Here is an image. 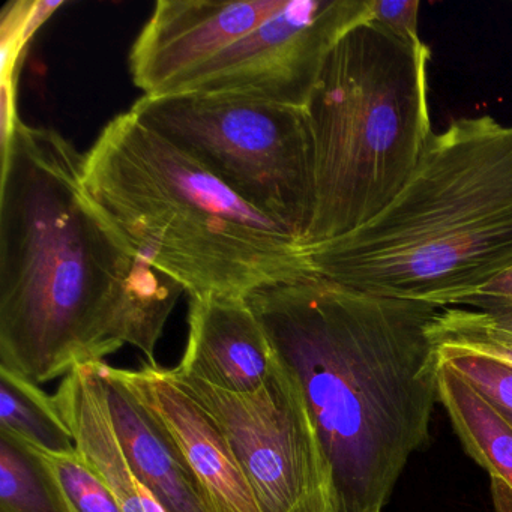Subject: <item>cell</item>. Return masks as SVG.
<instances>
[{"label":"cell","instance_id":"6da1fadb","mask_svg":"<svg viewBox=\"0 0 512 512\" xmlns=\"http://www.w3.org/2000/svg\"><path fill=\"white\" fill-rule=\"evenodd\" d=\"M169 281L92 199L85 155L19 119L2 143L0 367L43 385L133 346Z\"/></svg>","mask_w":512,"mask_h":512},{"label":"cell","instance_id":"7a4b0ae2","mask_svg":"<svg viewBox=\"0 0 512 512\" xmlns=\"http://www.w3.org/2000/svg\"><path fill=\"white\" fill-rule=\"evenodd\" d=\"M295 374L334 478L335 512H382L430 437L442 307L368 295L311 277L247 296Z\"/></svg>","mask_w":512,"mask_h":512},{"label":"cell","instance_id":"3957f363","mask_svg":"<svg viewBox=\"0 0 512 512\" xmlns=\"http://www.w3.org/2000/svg\"><path fill=\"white\" fill-rule=\"evenodd\" d=\"M313 277L368 295L464 299L512 268V125L463 118L431 134L403 190L355 232L305 247Z\"/></svg>","mask_w":512,"mask_h":512},{"label":"cell","instance_id":"277c9868","mask_svg":"<svg viewBox=\"0 0 512 512\" xmlns=\"http://www.w3.org/2000/svg\"><path fill=\"white\" fill-rule=\"evenodd\" d=\"M85 185L133 250L190 298H247L313 277L298 238L131 110L85 155Z\"/></svg>","mask_w":512,"mask_h":512},{"label":"cell","instance_id":"5b68a950","mask_svg":"<svg viewBox=\"0 0 512 512\" xmlns=\"http://www.w3.org/2000/svg\"><path fill=\"white\" fill-rule=\"evenodd\" d=\"M430 49L373 22L344 35L304 109L316 205L305 247L377 217L415 172L428 140Z\"/></svg>","mask_w":512,"mask_h":512},{"label":"cell","instance_id":"8992f818","mask_svg":"<svg viewBox=\"0 0 512 512\" xmlns=\"http://www.w3.org/2000/svg\"><path fill=\"white\" fill-rule=\"evenodd\" d=\"M130 110L305 245L316 187L304 110L205 94L142 97Z\"/></svg>","mask_w":512,"mask_h":512},{"label":"cell","instance_id":"52a82bcc","mask_svg":"<svg viewBox=\"0 0 512 512\" xmlns=\"http://www.w3.org/2000/svg\"><path fill=\"white\" fill-rule=\"evenodd\" d=\"M170 373L223 431L260 511L335 512L331 464L301 385L280 359L263 385L241 394Z\"/></svg>","mask_w":512,"mask_h":512},{"label":"cell","instance_id":"ba28073f","mask_svg":"<svg viewBox=\"0 0 512 512\" xmlns=\"http://www.w3.org/2000/svg\"><path fill=\"white\" fill-rule=\"evenodd\" d=\"M365 22L370 0H289L169 95H227L304 110L334 47Z\"/></svg>","mask_w":512,"mask_h":512},{"label":"cell","instance_id":"9c48e42d","mask_svg":"<svg viewBox=\"0 0 512 512\" xmlns=\"http://www.w3.org/2000/svg\"><path fill=\"white\" fill-rule=\"evenodd\" d=\"M289 0H160L130 53L145 97L169 95L193 71L286 8Z\"/></svg>","mask_w":512,"mask_h":512},{"label":"cell","instance_id":"30bf717a","mask_svg":"<svg viewBox=\"0 0 512 512\" xmlns=\"http://www.w3.org/2000/svg\"><path fill=\"white\" fill-rule=\"evenodd\" d=\"M116 371L181 449L212 512H262L223 431L170 370L146 362L139 370Z\"/></svg>","mask_w":512,"mask_h":512},{"label":"cell","instance_id":"8fae6325","mask_svg":"<svg viewBox=\"0 0 512 512\" xmlns=\"http://www.w3.org/2000/svg\"><path fill=\"white\" fill-rule=\"evenodd\" d=\"M277 361L247 298L191 296L187 347L176 374L241 394L263 385Z\"/></svg>","mask_w":512,"mask_h":512},{"label":"cell","instance_id":"7c38bea8","mask_svg":"<svg viewBox=\"0 0 512 512\" xmlns=\"http://www.w3.org/2000/svg\"><path fill=\"white\" fill-rule=\"evenodd\" d=\"M119 442L139 481L166 512H212L181 449L115 367L94 362Z\"/></svg>","mask_w":512,"mask_h":512},{"label":"cell","instance_id":"4fadbf2b","mask_svg":"<svg viewBox=\"0 0 512 512\" xmlns=\"http://www.w3.org/2000/svg\"><path fill=\"white\" fill-rule=\"evenodd\" d=\"M77 452L115 494L124 512H166L139 481L119 442L94 364L74 367L53 395Z\"/></svg>","mask_w":512,"mask_h":512},{"label":"cell","instance_id":"5bb4252c","mask_svg":"<svg viewBox=\"0 0 512 512\" xmlns=\"http://www.w3.org/2000/svg\"><path fill=\"white\" fill-rule=\"evenodd\" d=\"M439 400L467 454L512 488V425L454 368L439 362Z\"/></svg>","mask_w":512,"mask_h":512},{"label":"cell","instance_id":"9a60e30c","mask_svg":"<svg viewBox=\"0 0 512 512\" xmlns=\"http://www.w3.org/2000/svg\"><path fill=\"white\" fill-rule=\"evenodd\" d=\"M0 431L49 455H73L77 448L53 395L26 377L0 367Z\"/></svg>","mask_w":512,"mask_h":512},{"label":"cell","instance_id":"2e32d148","mask_svg":"<svg viewBox=\"0 0 512 512\" xmlns=\"http://www.w3.org/2000/svg\"><path fill=\"white\" fill-rule=\"evenodd\" d=\"M0 512H73L37 449L0 431Z\"/></svg>","mask_w":512,"mask_h":512},{"label":"cell","instance_id":"e0dca14e","mask_svg":"<svg viewBox=\"0 0 512 512\" xmlns=\"http://www.w3.org/2000/svg\"><path fill=\"white\" fill-rule=\"evenodd\" d=\"M434 346L457 347L512 365V337L482 322L478 311L442 308L428 329Z\"/></svg>","mask_w":512,"mask_h":512},{"label":"cell","instance_id":"ac0fdd59","mask_svg":"<svg viewBox=\"0 0 512 512\" xmlns=\"http://www.w3.org/2000/svg\"><path fill=\"white\" fill-rule=\"evenodd\" d=\"M40 454L58 479L73 512H124L115 494L79 452L73 455Z\"/></svg>","mask_w":512,"mask_h":512},{"label":"cell","instance_id":"d6986e66","mask_svg":"<svg viewBox=\"0 0 512 512\" xmlns=\"http://www.w3.org/2000/svg\"><path fill=\"white\" fill-rule=\"evenodd\" d=\"M439 362L454 368L488 401L512 413V365L457 347H436Z\"/></svg>","mask_w":512,"mask_h":512},{"label":"cell","instance_id":"ffe728a7","mask_svg":"<svg viewBox=\"0 0 512 512\" xmlns=\"http://www.w3.org/2000/svg\"><path fill=\"white\" fill-rule=\"evenodd\" d=\"M64 2H16L10 4L11 11L4 10L2 20V82H16L17 62L20 61L32 35L61 8Z\"/></svg>","mask_w":512,"mask_h":512},{"label":"cell","instance_id":"44dd1931","mask_svg":"<svg viewBox=\"0 0 512 512\" xmlns=\"http://www.w3.org/2000/svg\"><path fill=\"white\" fill-rule=\"evenodd\" d=\"M371 22L404 41H421L418 0H370Z\"/></svg>","mask_w":512,"mask_h":512},{"label":"cell","instance_id":"7402d4cb","mask_svg":"<svg viewBox=\"0 0 512 512\" xmlns=\"http://www.w3.org/2000/svg\"><path fill=\"white\" fill-rule=\"evenodd\" d=\"M509 302H512V268L506 269L490 283L476 290L472 296L464 299L461 305H469L473 310H482L490 305L509 304Z\"/></svg>","mask_w":512,"mask_h":512},{"label":"cell","instance_id":"603a6c76","mask_svg":"<svg viewBox=\"0 0 512 512\" xmlns=\"http://www.w3.org/2000/svg\"><path fill=\"white\" fill-rule=\"evenodd\" d=\"M476 311H478L482 322L487 323L490 328L512 337V302L490 305V307Z\"/></svg>","mask_w":512,"mask_h":512},{"label":"cell","instance_id":"cb8c5ba5","mask_svg":"<svg viewBox=\"0 0 512 512\" xmlns=\"http://www.w3.org/2000/svg\"><path fill=\"white\" fill-rule=\"evenodd\" d=\"M491 497L497 512H512V488L499 478H491Z\"/></svg>","mask_w":512,"mask_h":512},{"label":"cell","instance_id":"d4e9b609","mask_svg":"<svg viewBox=\"0 0 512 512\" xmlns=\"http://www.w3.org/2000/svg\"><path fill=\"white\" fill-rule=\"evenodd\" d=\"M497 409H499V407H497ZM499 410H500V412L503 413V416H505V418L508 419L509 422H511V425H512V413L506 412V410H503V409H499Z\"/></svg>","mask_w":512,"mask_h":512}]
</instances>
